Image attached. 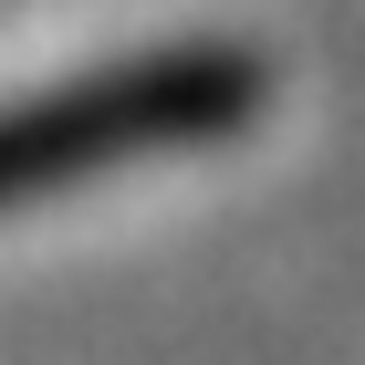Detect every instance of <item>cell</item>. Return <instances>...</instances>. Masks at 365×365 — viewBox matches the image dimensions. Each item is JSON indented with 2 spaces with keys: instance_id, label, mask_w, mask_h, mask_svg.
<instances>
[{
  "instance_id": "1",
  "label": "cell",
  "mask_w": 365,
  "mask_h": 365,
  "mask_svg": "<svg viewBox=\"0 0 365 365\" xmlns=\"http://www.w3.org/2000/svg\"><path fill=\"white\" fill-rule=\"evenodd\" d=\"M261 115H272V53L220 42V31L84 63V73L31 84L0 105V220L42 209V198H73L115 168H146V157L230 146Z\"/></svg>"
}]
</instances>
